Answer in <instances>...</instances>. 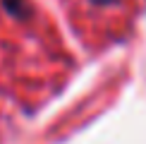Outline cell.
<instances>
[{
  "label": "cell",
  "instance_id": "cell-1",
  "mask_svg": "<svg viewBox=\"0 0 146 144\" xmlns=\"http://www.w3.org/2000/svg\"><path fill=\"white\" fill-rule=\"evenodd\" d=\"M5 10H10L15 17H24V12H27V3L24 0H3Z\"/></svg>",
  "mask_w": 146,
  "mask_h": 144
},
{
  "label": "cell",
  "instance_id": "cell-2",
  "mask_svg": "<svg viewBox=\"0 0 146 144\" xmlns=\"http://www.w3.org/2000/svg\"><path fill=\"white\" fill-rule=\"evenodd\" d=\"M91 3H96V5H110V3H115V0H91Z\"/></svg>",
  "mask_w": 146,
  "mask_h": 144
}]
</instances>
